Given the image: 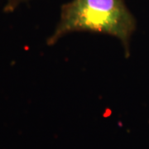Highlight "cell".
I'll list each match as a JSON object with an SVG mask.
<instances>
[{"label":"cell","mask_w":149,"mask_h":149,"mask_svg":"<svg viewBox=\"0 0 149 149\" xmlns=\"http://www.w3.org/2000/svg\"><path fill=\"white\" fill-rule=\"evenodd\" d=\"M136 27V19L124 0H71L61 6L60 20L47 45H55L72 32L101 33L116 37L128 56Z\"/></svg>","instance_id":"cell-1"},{"label":"cell","mask_w":149,"mask_h":149,"mask_svg":"<svg viewBox=\"0 0 149 149\" xmlns=\"http://www.w3.org/2000/svg\"><path fill=\"white\" fill-rule=\"evenodd\" d=\"M29 1L31 0H5V6L3 8V10L6 13H12L16 10L21 4L28 3Z\"/></svg>","instance_id":"cell-2"}]
</instances>
